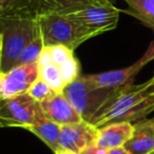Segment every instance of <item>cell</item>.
Segmentation results:
<instances>
[{
    "mask_svg": "<svg viewBox=\"0 0 154 154\" xmlns=\"http://www.w3.org/2000/svg\"><path fill=\"white\" fill-rule=\"evenodd\" d=\"M122 88H97L93 86L85 75L79 76L64 88L63 94L69 99L85 122H90L95 114L111 99L117 96Z\"/></svg>",
    "mask_w": 154,
    "mask_h": 154,
    "instance_id": "cell-3",
    "label": "cell"
},
{
    "mask_svg": "<svg viewBox=\"0 0 154 154\" xmlns=\"http://www.w3.org/2000/svg\"><path fill=\"white\" fill-rule=\"evenodd\" d=\"M40 77L38 62L20 64L7 72H0V99H9L29 92Z\"/></svg>",
    "mask_w": 154,
    "mask_h": 154,
    "instance_id": "cell-8",
    "label": "cell"
},
{
    "mask_svg": "<svg viewBox=\"0 0 154 154\" xmlns=\"http://www.w3.org/2000/svg\"><path fill=\"white\" fill-rule=\"evenodd\" d=\"M98 128L88 122H77L61 126L59 136V147L72 150L82 154L86 148L96 145Z\"/></svg>",
    "mask_w": 154,
    "mask_h": 154,
    "instance_id": "cell-9",
    "label": "cell"
},
{
    "mask_svg": "<svg viewBox=\"0 0 154 154\" xmlns=\"http://www.w3.org/2000/svg\"><path fill=\"white\" fill-rule=\"evenodd\" d=\"M154 60V41L138 60L131 66L119 70L107 71L97 74H87L86 78L97 88H122L133 85L135 77L149 62Z\"/></svg>",
    "mask_w": 154,
    "mask_h": 154,
    "instance_id": "cell-7",
    "label": "cell"
},
{
    "mask_svg": "<svg viewBox=\"0 0 154 154\" xmlns=\"http://www.w3.org/2000/svg\"><path fill=\"white\" fill-rule=\"evenodd\" d=\"M39 103L43 114L59 126L77 124L84 120L63 93H54Z\"/></svg>",
    "mask_w": 154,
    "mask_h": 154,
    "instance_id": "cell-10",
    "label": "cell"
},
{
    "mask_svg": "<svg viewBox=\"0 0 154 154\" xmlns=\"http://www.w3.org/2000/svg\"><path fill=\"white\" fill-rule=\"evenodd\" d=\"M131 154H150L154 152V116L134 125L131 139L125 145Z\"/></svg>",
    "mask_w": 154,
    "mask_h": 154,
    "instance_id": "cell-12",
    "label": "cell"
},
{
    "mask_svg": "<svg viewBox=\"0 0 154 154\" xmlns=\"http://www.w3.org/2000/svg\"><path fill=\"white\" fill-rule=\"evenodd\" d=\"M1 17L0 72L17 66L26 48L40 33L38 15L33 12H18Z\"/></svg>",
    "mask_w": 154,
    "mask_h": 154,
    "instance_id": "cell-1",
    "label": "cell"
},
{
    "mask_svg": "<svg viewBox=\"0 0 154 154\" xmlns=\"http://www.w3.org/2000/svg\"><path fill=\"white\" fill-rule=\"evenodd\" d=\"M59 14V13H58ZM95 36L112 31L119 21L120 10L111 3L90 5L74 11L60 13Z\"/></svg>",
    "mask_w": 154,
    "mask_h": 154,
    "instance_id": "cell-5",
    "label": "cell"
},
{
    "mask_svg": "<svg viewBox=\"0 0 154 154\" xmlns=\"http://www.w3.org/2000/svg\"><path fill=\"white\" fill-rule=\"evenodd\" d=\"M54 93L56 92L51 88V86L49 84H47L42 78L39 77L30 88L28 94L31 97H33L37 103H42L43 100H45L50 96H52Z\"/></svg>",
    "mask_w": 154,
    "mask_h": 154,
    "instance_id": "cell-19",
    "label": "cell"
},
{
    "mask_svg": "<svg viewBox=\"0 0 154 154\" xmlns=\"http://www.w3.org/2000/svg\"><path fill=\"white\" fill-rule=\"evenodd\" d=\"M134 132V125L129 122H111L98 128L96 145L108 150L125 147Z\"/></svg>",
    "mask_w": 154,
    "mask_h": 154,
    "instance_id": "cell-11",
    "label": "cell"
},
{
    "mask_svg": "<svg viewBox=\"0 0 154 154\" xmlns=\"http://www.w3.org/2000/svg\"><path fill=\"white\" fill-rule=\"evenodd\" d=\"M150 154H154V152H152V153H150Z\"/></svg>",
    "mask_w": 154,
    "mask_h": 154,
    "instance_id": "cell-24",
    "label": "cell"
},
{
    "mask_svg": "<svg viewBox=\"0 0 154 154\" xmlns=\"http://www.w3.org/2000/svg\"><path fill=\"white\" fill-rule=\"evenodd\" d=\"M143 89L145 94L147 95H154V76L151 77L149 80L143 84Z\"/></svg>",
    "mask_w": 154,
    "mask_h": 154,
    "instance_id": "cell-21",
    "label": "cell"
},
{
    "mask_svg": "<svg viewBox=\"0 0 154 154\" xmlns=\"http://www.w3.org/2000/svg\"><path fill=\"white\" fill-rule=\"evenodd\" d=\"M38 64L40 78H42L47 84H49L55 92H63L66 85L63 80V77H62L61 70L52 60L50 49L48 47H45L42 49V52H41L38 59Z\"/></svg>",
    "mask_w": 154,
    "mask_h": 154,
    "instance_id": "cell-15",
    "label": "cell"
},
{
    "mask_svg": "<svg viewBox=\"0 0 154 154\" xmlns=\"http://www.w3.org/2000/svg\"><path fill=\"white\" fill-rule=\"evenodd\" d=\"M109 154H131V153L125 147H119V148L109 150Z\"/></svg>",
    "mask_w": 154,
    "mask_h": 154,
    "instance_id": "cell-22",
    "label": "cell"
},
{
    "mask_svg": "<svg viewBox=\"0 0 154 154\" xmlns=\"http://www.w3.org/2000/svg\"><path fill=\"white\" fill-rule=\"evenodd\" d=\"M43 48H45V45H43L42 36H41V32H40L33 39L32 42L26 48V50L22 52L19 59H18L17 66L38 62L39 56H40Z\"/></svg>",
    "mask_w": 154,
    "mask_h": 154,
    "instance_id": "cell-17",
    "label": "cell"
},
{
    "mask_svg": "<svg viewBox=\"0 0 154 154\" xmlns=\"http://www.w3.org/2000/svg\"><path fill=\"white\" fill-rule=\"evenodd\" d=\"M38 108L39 103L28 93L3 99L0 103V126L28 130L36 119Z\"/></svg>",
    "mask_w": 154,
    "mask_h": 154,
    "instance_id": "cell-6",
    "label": "cell"
},
{
    "mask_svg": "<svg viewBox=\"0 0 154 154\" xmlns=\"http://www.w3.org/2000/svg\"><path fill=\"white\" fill-rule=\"evenodd\" d=\"M111 3L110 0H33V11L38 14L66 13L90 5Z\"/></svg>",
    "mask_w": 154,
    "mask_h": 154,
    "instance_id": "cell-14",
    "label": "cell"
},
{
    "mask_svg": "<svg viewBox=\"0 0 154 154\" xmlns=\"http://www.w3.org/2000/svg\"><path fill=\"white\" fill-rule=\"evenodd\" d=\"M55 154H78L76 152L72 151V150H69V149H64V148H59L56 152H54Z\"/></svg>",
    "mask_w": 154,
    "mask_h": 154,
    "instance_id": "cell-23",
    "label": "cell"
},
{
    "mask_svg": "<svg viewBox=\"0 0 154 154\" xmlns=\"http://www.w3.org/2000/svg\"><path fill=\"white\" fill-rule=\"evenodd\" d=\"M28 130L32 132L34 135H36L40 140H42L54 152H56L60 148L59 136L60 131H61V126L50 120L43 114L40 103H39L38 111H37L36 119H35L34 124Z\"/></svg>",
    "mask_w": 154,
    "mask_h": 154,
    "instance_id": "cell-13",
    "label": "cell"
},
{
    "mask_svg": "<svg viewBox=\"0 0 154 154\" xmlns=\"http://www.w3.org/2000/svg\"><path fill=\"white\" fill-rule=\"evenodd\" d=\"M82 154H109V150L106 148L99 147L97 145H92L90 147L86 148Z\"/></svg>",
    "mask_w": 154,
    "mask_h": 154,
    "instance_id": "cell-20",
    "label": "cell"
},
{
    "mask_svg": "<svg viewBox=\"0 0 154 154\" xmlns=\"http://www.w3.org/2000/svg\"><path fill=\"white\" fill-rule=\"evenodd\" d=\"M129 14L133 15L154 32V0H125Z\"/></svg>",
    "mask_w": 154,
    "mask_h": 154,
    "instance_id": "cell-16",
    "label": "cell"
},
{
    "mask_svg": "<svg viewBox=\"0 0 154 154\" xmlns=\"http://www.w3.org/2000/svg\"><path fill=\"white\" fill-rule=\"evenodd\" d=\"M154 112V95L145 94L141 85L124 87L122 92L101 108L90 124L101 128L111 122H139Z\"/></svg>",
    "mask_w": 154,
    "mask_h": 154,
    "instance_id": "cell-2",
    "label": "cell"
},
{
    "mask_svg": "<svg viewBox=\"0 0 154 154\" xmlns=\"http://www.w3.org/2000/svg\"><path fill=\"white\" fill-rule=\"evenodd\" d=\"M18 12H33V0H0V16Z\"/></svg>",
    "mask_w": 154,
    "mask_h": 154,
    "instance_id": "cell-18",
    "label": "cell"
},
{
    "mask_svg": "<svg viewBox=\"0 0 154 154\" xmlns=\"http://www.w3.org/2000/svg\"><path fill=\"white\" fill-rule=\"evenodd\" d=\"M45 47L64 45L75 51L82 43L96 37L92 32L58 13L38 14Z\"/></svg>",
    "mask_w": 154,
    "mask_h": 154,
    "instance_id": "cell-4",
    "label": "cell"
}]
</instances>
